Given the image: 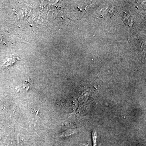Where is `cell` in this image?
Here are the masks:
<instances>
[{
	"mask_svg": "<svg viewBox=\"0 0 146 146\" xmlns=\"http://www.w3.org/2000/svg\"><path fill=\"white\" fill-rule=\"evenodd\" d=\"M3 37H1L0 35V43H2V42H3V40L4 39V38H3Z\"/></svg>",
	"mask_w": 146,
	"mask_h": 146,
	"instance_id": "3",
	"label": "cell"
},
{
	"mask_svg": "<svg viewBox=\"0 0 146 146\" xmlns=\"http://www.w3.org/2000/svg\"><path fill=\"white\" fill-rule=\"evenodd\" d=\"M92 141L93 146H97L98 143V135L96 131H94L92 132Z\"/></svg>",
	"mask_w": 146,
	"mask_h": 146,
	"instance_id": "1",
	"label": "cell"
},
{
	"mask_svg": "<svg viewBox=\"0 0 146 146\" xmlns=\"http://www.w3.org/2000/svg\"><path fill=\"white\" fill-rule=\"evenodd\" d=\"M75 133V131L74 130H69L66 131V132L62 133V136H70L72 134H74Z\"/></svg>",
	"mask_w": 146,
	"mask_h": 146,
	"instance_id": "2",
	"label": "cell"
}]
</instances>
